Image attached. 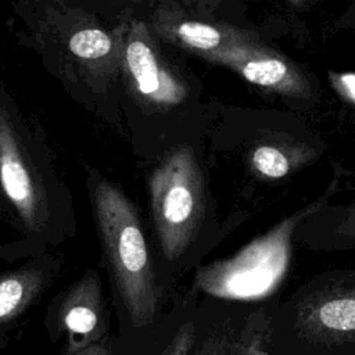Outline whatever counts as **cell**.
Here are the masks:
<instances>
[{
    "label": "cell",
    "mask_w": 355,
    "mask_h": 355,
    "mask_svg": "<svg viewBox=\"0 0 355 355\" xmlns=\"http://www.w3.org/2000/svg\"><path fill=\"white\" fill-rule=\"evenodd\" d=\"M226 4L161 0L151 6L147 19L155 35L183 55L230 69L301 116L313 112L322 100L319 78L240 21L239 11L226 14Z\"/></svg>",
    "instance_id": "cell-1"
},
{
    "label": "cell",
    "mask_w": 355,
    "mask_h": 355,
    "mask_svg": "<svg viewBox=\"0 0 355 355\" xmlns=\"http://www.w3.org/2000/svg\"><path fill=\"white\" fill-rule=\"evenodd\" d=\"M119 26L121 78L128 104L150 137V162L187 141H207L218 101L187 57L161 40L147 15L129 12Z\"/></svg>",
    "instance_id": "cell-2"
},
{
    "label": "cell",
    "mask_w": 355,
    "mask_h": 355,
    "mask_svg": "<svg viewBox=\"0 0 355 355\" xmlns=\"http://www.w3.org/2000/svg\"><path fill=\"white\" fill-rule=\"evenodd\" d=\"M207 141L178 144L150 162L148 208L155 237V259L166 291L202 266L209 255L248 212L219 218L211 190Z\"/></svg>",
    "instance_id": "cell-3"
},
{
    "label": "cell",
    "mask_w": 355,
    "mask_h": 355,
    "mask_svg": "<svg viewBox=\"0 0 355 355\" xmlns=\"http://www.w3.org/2000/svg\"><path fill=\"white\" fill-rule=\"evenodd\" d=\"M207 146L211 154L239 157L245 173L266 184L294 178L327 150L322 136L293 111L219 101Z\"/></svg>",
    "instance_id": "cell-4"
},
{
    "label": "cell",
    "mask_w": 355,
    "mask_h": 355,
    "mask_svg": "<svg viewBox=\"0 0 355 355\" xmlns=\"http://www.w3.org/2000/svg\"><path fill=\"white\" fill-rule=\"evenodd\" d=\"M92 202L110 275L130 326L155 327L172 295L159 276L140 211L125 191L104 178L92 183Z\"/></svg>",
    "instance_id": "cell-5"
},
{
    "label": "cell",
    "mask_w": 355,
    "mask_h": 355,
    "mask_svg": "<svg viewBox=\"0 0 355 355\" xmlns=\"http://www.w3.org/2000/svg\"><path fill=\"white\" fill-rule=\"evenodd\" d=\"M270 355H355V269L312 276L270 300Z\"/></svg>",
    "instance_id": "cell-6"
},
{
    "label": "cell",
    "mask_w": 355,
    "mask_h": 355,
    "mask_svg": "<svg viewBox=\"0 0 355 355\" xmlns=\"http://www.w3.org/2000/svg\"><path fill=\"white\" fill-rule=\"evenodd\" d=\"M333 178L326 190L304 208L282 219L263 236L257 237L229 259L200 266L193 287L204 295L233 301H263L283 280L291 261L294 236L300 223L338 193L347 172L331 162Z\"/></svg>",
    "instance_id": "cell-7"
},
{
    "label": "cell",
    "mask_w": 355,
    "mask_h": 355,
    "mask_svg": "<svg viewBox=\"0 0 355 355\" xmlns=\"http://www.w3.org/2000/svg\"><path fill=\"white\" fill-rule=\"evenodd\" d=\"M0 182L26 227L42 233L49 220L44 176L26 143L22 123L3 101H0Z\"/></svg>",
    "instance_id": "cell-8"
},
{
    "label": "cell",
    "mask_w": 355,
    "mask_h": 355,
    "mask_svg": "<svg viewBox=\"0 0 355 355\" xmlns=\"http://www.w3.org/2000/svg\"><path fill=\"white\" fill-rule=\"evenodd\" d=\"M46 17V33L55 37V44L71 61L76 62L104 85V89L116 85L121 78V36L119 26L108 32L89 15L49 3Z\"/></svg>",
    "instance_id": "cell-9"
},
{
    "label": "cell",
    "mask_w": 355,
    "mask_h": 355,
    "mask_svg": "<svg viewBox=\"0 0 355 355\" xmlns=\"http://www.w3.org/2000/svg\"><path fill=\"white\" fill-rule=\"evenodd\" d=\"M57 327L67 333L65 351H78L107 341L108 316L96 272L86 273L61 300L57 309Z\"/></svg>",
    "instance_id": "cell-10"
},
{
    "label": "cell",
    "mask_w": 355,
    "mask_h": 355,
    "mask_svg": "<svg viewBox=\"0 0 355 355\" xmlns=\"http://www.w3.org/2000/svg\"><path fill=\"white\" fill-rule=\"evenodd\" d=\"M252 302L198 297L194 308V343L190 355H233Z\"/></svg>",
    "instance_id": "cell-11"
},
{
    "label": "cell",
    "mask_w": 355,
    "mask_h": 355,
    "mask_svg": "<svg viewBox=\"0 0 355 355\" xmlns=\"http://www.w3.org/2000/svg\"><path fill=\"white\" fill-rule=\"evenodd\" d=\"M294 240L316 252L355 250V197L344 204L323 202L300 223Z\"/></svg>",
    "instance_id": "cell-12"
},
{
    "label": "cell",
    "mask_w": 355,
    "mask_h": 355,
    "mask_svg": "<svg viewBox=\"0 0 355 355\" xmlns=\"http://www.w3.org/2000/svg\"><path fill=\"white\" fill-rule=\"evenodd\" d=\"M47 276L43 266L33 265L0 276V324L18 318L36 300Z\"/></svg>",
    "instance_id": "cell-13"
},
{
    "label": "cell",
    "mask_w": 355,
    "mask_h": 355,
    "mask_svg": "<svg viewBox=\"0 0 355 355\" xmlns=\"http://www.w3.org/2000/svg\"><path fill=\"white\" fill-rule=\"evenodd\" d=\"M200 293L190 286L186 293L173 297L172 308L165 313L166 333L157 355H190L194 343V308Z\"/></svg>",
    "instance_id": "cell-14"
},
{
    "label": "cell",
    "mask_w": 355,
    "mask_h": 355,
    "mask_svg": "<svg viewBox=\"0 0 355 355\" xmlns=\"http://www.w3.org/2000/svg\"><path fill=\"white\" fill-rule=\"evenodd\" d=\"M269 301H254L243 323L233 355H270Z\"/></svg>",
    "instance_id": "cell-15"
},
{
    "label": "cell",
    "mask_w": 355,
    "mask_h": 355,
    "mask_svg": "<svg viewBox=\"0 0 355 355\" xmlns=\"http://www.w3.org/2000/svg\"><path fill=\"white\" fill-rule=\"evenodd\" d=\"M327 80L331 86V90L345 105L349 114V121L355 130V72L329 69Z\"/></svg>",
    "instance_id": "cell-16"
},
{
    "label": "cell",
    "mask_w": 355,
    "mask_h": 355,
    "mask_svg": "<svg viewBox=\"0 0 355 355\" xmlns=\"http://www.w3.org/2000/svg\"><path fill=\"white\" fill-rule=\"evenodd\" d=\"M334 29L351 31L355 33V1H352L341 17L334 22Z\"/></svg>",
    "instance_id": "cell-17"
},
{
    "label": "cell",
    "mask_w": 355,
    "mask_h": 355,
    "mask_svg": "<svg viewBox=\"0 0 355 355\" xmlns=\"http://www.w3.org/2000/svg\"><path fill=\"white\" fill-rule=\"evenodd\" d=\"M62 355H112V348L107 341L89 345L78 351H64Z\"/></svg>",
    "instance_id": "cell-18"
}]
</instances>
